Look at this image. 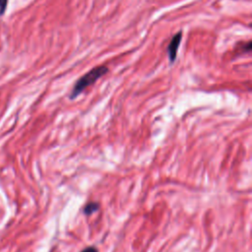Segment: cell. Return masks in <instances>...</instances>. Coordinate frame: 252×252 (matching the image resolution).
I'll use <instances>...</instances> for the list:
<instances>
[{"mask_svg": "<svg viewBox=\"0 0 252 252\" xmlns=\"http://www.w3.org/2000/svg\"><path fill=\"white\" fill-rule=\"evenodd\" d=\"M7 5H8V0H0V17L5 14Z\"/></svg>", "mask_w": 252, "mask_h": 252, "instance_id": "obj_4", "label": "cell"}, {"mask_svg": "<svg viewBox=\"0 0 252 252\" xmlns=\"http://www.w3.org/2000/svg\"><path fill=\"white\" fill-rule=\"evenodd\" d=\"M98 204L97 203H89L86 207H85V209H84V213L86 214V215H91V214H93L94 212H95V211H97V209H98Z\"/></svg>", "mask_w": 252, "mask_h": 252, "instance_id": "obj_3", "label": "cell"}, {"mask_svg": "<svg viewBox=\"0 0 252 252\" xmlns=\"http://www.w3.org/2000/svg\"><path fill=\"white\" fill-rule=\"evenodd\" d=\"M82 252H98L97 251V249L96 248H94V247H87V248H85Z\"/></svg>", "mask_w": 252, "mask_h": 252, "instance_id": "obj_5", "label": "cell"}, {"mask_svg": "<svg viewBox=\"0 0 252 252\" xmlns=\"http://www.w3.org/2000/svg\"><path fill=\"white\" fill-rule=\"evenodd\" d=\"M108 72V68L106 66H97L95 68H93L91 71H89L87 74H85L83 77H81L75 84L73 91L71 93L70 97L75 98L78 94H80L87 87L93 85L95 83L100 77L105 75Z\"/></svg>", "mask_w": 252, "mask_h": 252, "instance_id": "obj_1", "label": "cell"}, {"mask_svg": "<svg viewBox=\"0 0 252 252\" xmlns=\"http://www.w3.org/2000/svg\"><path fill=\"white\" fill-rule=\"evenodd\" d=\"M181 37H182V32H179L176 34L173 35V37L171 38L168 47H167V54H168V58L170 60V62H173L176 58V54H177V50L179 47V44L181 42Z\"/></svg>", "mask_w": 252, "mask_h": 252, "instance_id": "obj_2", "label": "cell"}]
</instances>
